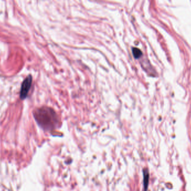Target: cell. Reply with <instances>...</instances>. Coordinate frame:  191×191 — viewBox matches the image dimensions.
Masks as SVG:
<instances>
[{
	"label": "cell",
	"mask_w": 191,
	"mask_h": 191,
	"mask_svg": "<svg viewBox=\"0 0 191 191\" xmlns=\"http://www.w3.org/2000/svg\"><path fill=\"white\" fill-rule=\"evenodd\" d=\"M33 115L36 122L44 131H51L59 127V117L51 108H39L34 111Z\"/></svg>",
	"instance_id": "obj_1"
},
{
	"label": "cell",
	"mask_w": 191,
	"mask_h": 191,
	"mask_svg": "<svg viewBox=\"0 0 191 191\" xmlns=\"http://www.w3.org/2000/svg\"><path fill=\"white\" fill-rule=\"evenodd\" d=\"M33 78L31 75H29L24 80L21 85L20 97L21 99H25L27 96L28 93L30 89L32 84Z\"/></svg>",
	"instance_id": "obj_2"
},
{
	"label": "cell",
	"mask_w": 191,
	"mask_h": 191,
	"mask_svg": "<svg viewBox=\"0 0 191 191\" xmlns=\"http://www.w3.org/2000/svg\"><path fill=\"white\" fill-rule=\"evenodd\" d=\"M132 52L133 56L136 59L140 58V57L143 55V53H142L141 51L137 48H132Z\"/></svg>",
	"instance_id": "obj_3"
},
{
	"label": "cell",
	"mask_w": 191,
	"mask_h": 191,
	"mask_svg": "<svg viewBox=\"0 0 191 191\" xmlns=\"http://www.w3.org/2000/svg\"><path fill=\"white\" fill-rule=\"evenodd\" d=\"M144 187L146 188V187H148L149 180L148 172L146 170H144Z\"/></svg>",
	"instance_id": "obj_4"
}]
</instances>
